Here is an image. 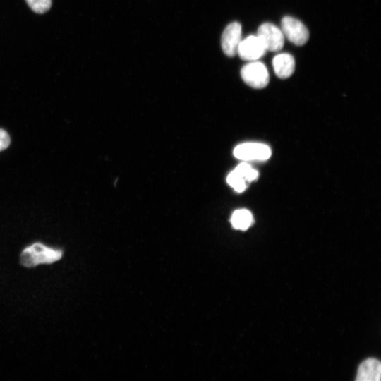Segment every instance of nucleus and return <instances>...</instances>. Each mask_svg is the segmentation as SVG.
Here are the masks:
<instances>
[{
	"label": "nucleus",
	"instance_id": "nucleus-2",
	"mask_svg": "<svg viewBox=\"0 0 381 381\" xmlns=\"http://www.w3.org/2000/svg\"><path fill=\"white\" fill-rule=\"evenodd\" d=\"M241 75L248 85L257 89L265 87L270 80L267 67L258 60L250 61L243 66Z\"/></svg>",
	"mask_w": 381,
	"mask_h": 381
},
{
	"label": "nucleus",
	"instance_id": "nucleus-6",
	"mask_svg": "<svg viewBox=\"0 0 381 381\" xmlns=\"http://www.w3.org/2000/svg\"><path fill=\"white\" fill-rule=\"evenodd\" d=\"M266 49L257 35H249L241 40L237 54L243 60L257 61L265 55Z\"/></svg>",
	"mask_w": 381,
	"mask_h": 381
},
{
	"label": "nucleus",
	"instance_id": "nucleus-3",
	"mask_svg": "<svg viewBox=\"0 0 381 381\" xmlns=\"http://www.w3.org/2000/svg\"><path fill=\"white\" fill-rule=\"evenodd\" d=\"M257 37L266 51L278 52L284 44V35L279 28L270 23H262L258 29Z\"/></svg>",
	"mask_w": 381,
	"mask_h": 381
},
{
	"label": "nucleus",
	"instance_id": "nucleus-5",
	"mask_svg": "<svg viewBox=\"0 0 381 381\" xmlns=\"http://www.w3.org/2000/svg\"><path fill=\"white\" fill-rule=\"evenodd\" d=\"M234 156L241 160H266L271 155V150L267 145L258 143H246L236 146Z\"/></svg>",
	"mask_w": 381,
	"mask_h": 381
},
{
	"label": "nucleus",
	"instance_id": "nucleus-8",
	"mask_svg": "<svg viewBox=\"0 0 381 381\" xmlns=\"http://www.w3.org/2000/svg\"><path fill=\"white\" fill-rule=\"evenodd\" d=\"M272 66L276 75L285 79L293 74L295 70V60L290 54H278L272 59Z\"/></svg>",
	"mask_w": 381,
	"mask_h": 381
},
{
	"label": "nucleus",
	"instance_id": "nucleus-14",
	"mask_svg": "<svg viewBox=\"0 0 381 381\" xmlns=\"http://www.w3.org/2000/svg\"><path fill=\"white\" fill-rule=\"evenodd\" d=\"M11 143L10 137L8 133L0 128V151H2L6 149Z\"/></svg>",
	"mask_w": 381,
	"mask_h": 381
},
{
	"label": "nucleus",
	"instance_id": "nucleus-11",
	"mask_svg": "<svg viewBox=\"0 0 381 381\" xmlns=\"http://www.w3.org/2000/svg\"><path fill=\"white\" fill-rule=\"evenodd\" d=\"M227 183L238 193L243 192L246 188V181L235 170L228 175Z\"/></svg>",
	"mask_w": 381,
	"mask_h": 381
},
{
	"label": "nucleus",
	"instance_id": "nucleus-7",
	"mask_svg": "<svg viewBox=\"0 0 381 381\" xmlns=\"http://www.w3.org/2000/svg\"><path fill=\"white\" fill-rule=\"evenodd\" d=\"M241 41V25L238 22L229 24L224 29L221 39L222 48L224 54L230 57L237 54Z\"/></svg>",
	"mask_w": 381,
	"mask_h": 381
},
{
	"label": "nucleus",
	"instance_id": "nucleus-12",
	"mask_svg": "<svg viewBox=\"0 0 381 381\" xmlns=\"http://www.w3.org/2000/svg\"><path fill=\"white\" fill-rule=\"evenodd\" d=\"M246 181H252L258 178V172L246 162L238 164L234 169Z\"/></svg>",
	"mask_w": 381,
	"mask_h": 381
},
{
	"label": "nucleus",
	"instance_id": "nucleus-1",
	"mask_svg": "<svg viewBox=\"0 0 381 381\" xmlns=\"http://www.w3.org/2000/svg\"><path fill=\"white\" fill-rule=\"evenodd\" d=\"M61 249L47 246L35 242L25 247L20 255V263L25 267H34L39 265H51L62 258Z\"/></svg>",
	"mask_w": 381,
	"mask_h": 381
},
{
	"label": "nucleus",
	"instance_id": "nucleus-9",
	"mask_svg": "<svg viewBox=\"0 0 381 381\" xmlns=\"http://www.w3.org/2000/svg\"><path fill=\"white\" fill-rule=\"evenodd\" d=\"M380 362L375 358H368L359 365L356 380L380 381Z\"/></svg>",
	"mask_w": 381,
	"mask_h": 381
},
{
	"label": "nucleus",
	"instance_id": "nucleus-13",
	"mask_svg": "<svg viewBox=\"0 0 381 381\" xmlns=\"http://www.w3.org/2000/svg\"><path fill=\"white\" fill-rule=\"evenodd\" d=\"M30 8L37 13H44L49 10L52 0H25Z\"/></svg>",
	"mask_w": 381,
	"mask_h": 381
},
{
	"label": "nucleus",
	"instance_id": "nucleus-4",
	"mask_svg": "<svg viewBox=\"0 0 381 381\" xmlns=\"http://www.w3.org/2000/svg\"><path fill=\"white\" fill-rule=\"evenodd\" d=\"M282 31L289 41L297 46L305 44L309 39V32L304 24L291 16H284L281 21Z\"/></svg>",
	"mask_w": 381,
	"mask_h": 381
},
{
	"label": "nucleus",
	"instance_id": "nucleus-10",
	"mask_svg": "<svg viewBox=\"0 0 381 381\" xmlns=\"http://www.w3.org/2000/svg\"><path fill=\"white\" fill-rule=\"evenodd\" d=\"M231 222L234 229L245 231L253 222L252 214L246 209L236 210L231 216Z\"/></svg>",
	"mask_w": 381,
	"mask_h": 381
}]
</instances>
